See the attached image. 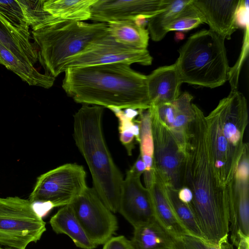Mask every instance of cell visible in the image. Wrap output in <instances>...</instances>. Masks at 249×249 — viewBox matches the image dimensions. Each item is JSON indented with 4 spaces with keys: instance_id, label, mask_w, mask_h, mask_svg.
<instances>
[{
    "instance_id": "cell-1",
    "label": "cell",
    "mask_w": 249,
    "mask_h": 249,
    "mask_svg": "<svg viewBox=\"0 0 249 249\" xmlns=\"http://www.w3.org/2000/svg\"><path fill=\"white\" fill-rule=\"evenodd\" d=\"M119 63L68 68L62 87L75 102L109 108L150 107L146 75Z\"/></svg>"
},
{
    "instance_id": "cell-2",
    "label": "cell",
    "mask_w": 249,
    "mask_h": 249,
    "mask_svg": "<svg viewBox=\"0 0 249 249\" xmlns=\"http://www.w3.org/2000/svg\"><path fill=\"white\" fill-rule=\"evenodd\" d=\"M193 107L195 117L188 130L181 185L193 193L189 205L196 218L202 222L212 223L228 214L237 190L224 188L217 180L206 116L197 106L193 104Z\"/></svg>"
},
{
    "instance_id": "cell-3",
    "label": "cell",
    "mask_w": 249,
    "mask_h": 249,
    "mask_svg": "<svg viewBox=\"0 0 249 249\" xmlns=\"http://www.w3.org/2000/svg\"><path fill=\"white\" fill-rule=\"evenodd\" d=\"M104 107L82 104L73 115V139L90 172L93 188L113 213L118 212L123 176L104 135Z\"/></svg>"
},
{
    "instance_id": "cell-4",
    "label": "cell",
    "mask_w": 249,
    "mask_h": 249,
    "mask_svg": "<svg viewBox=\"0 0 249 249\" xmlns=\"http://www.w3.org/2000/svg\"><path fill=\"white\" fill-rule=\"evenodd\" d=\"M107 33V23L65 20L52 15L32 27V37L38 48V60L45 73L55 78L63 72L68 58Z\"/></svg>"
},
{
    "instance_id": "cell-5",
    "label": "cell",
    "mask_w": 249,
    "mask_h": 249,
    "mask_svg": "<svg viewBox=\"0 0 249 249\" xmlns=\"http://www.w3.org/2000/svg\"><path fill=\"white\" fill-rule=\"evenodd\" d=\"M224 41L210 29L191 36L174 63L180 82L211 89L223 85L230 68Z\"/></svg>"
},
{
    "instance_id": "cell-6",
    "label": "cell",
    "mask_w": 249,
    "mask_h": 249,
    "mask_svg": "<svg viewBox=\"0 0 249 249\" xmlns=\"http://www.w3.org/2000/svg\"><path fill=\"white\" fill-rule=\"evenodd\" d=\"M46 223L29 200L18 196L0 197V244L26 249L40 240Z\"/></svg>"
},
{
    "instance_id": "cell-7",
    "label": "cell",
    "mask_w": 249,
    "mask_h": 249,
    "mask_svg": "<svg viewBox=\"0 0 249 249\" xmlns=\"http://www.w3.org/2000/svg\"><path fill=\"white\" fill-rule=\"evenodd\" d=\"M88 187L84 167L66 163L41 174L36 179L29 200L47 203L53 208L70 204Z\"/></svg>"
},
{
    "instance_id": "cell-8",
    "label": "cell",
    "mask_w": 249,
    "mask_h": 249,
    "mask_svg": "<svg viewBox=\"0 0 249 249\" xmlns=\"http://www.w3.org/2000/svg\"><path fill=\"white\" fill-rule=\"evenodd\" d=\"M148 109L153 140L154 172L168 188L178 191L182 187L185 151L160 119L156 107L150 106Z\"/></svg>"
},
{
    "instance_id": "cell-9",
    "label": "cell",
    "mask_w": 249,
    "mask_h": 249,
    "mask_svg": "<svg viewBox=\"0 0 249 249\" xmlns=\"http://www.w3.org/2000/svg\"><path fill=\"white\" fill-rule=\"evenodd\" d=\"M153 58L147 49H140L117 42L107 33L93 41L77 54L67 59L63 72L68 68L114 63L148 66Z\"/></svg>"
},
{
    "instance_id": "cell-10",
    "label": "cell",
    "mask_w": 249,
    "mask_h": 249,
    "mask_svg": "<svg viewBox=\"0 0 249 249\" xmlns=\"http://www.w3.org/2000/svg\"><path fill=\"white\" fill-rule=\"evenodd\" d=\"M90 239L103 245L118 229L116 217L92 188L87 187L70 204Z\"/></svg>"
},
{
    "instance_id": "cell-11",
    "label": "cell",
    "mask_w": 249,
    "mask_h": 249,
    "mask_svg": "<svg viewBox=\"0 0 249 249\" xmlns=\"http://www.w3.org/2000/svg\"><path fill=\"white\" fill-rule=\"evenodd\" d=\"M171 0H97L90 20L100 23L148 19L163 11Z\"/></svg>"
},
{
    "instance_id": "cell-12",
    "label": "cell",
    "mask_w": 249,
    "mask_h": 249,
    "mask_svg": "<svg viewBox=\"0 0 249 249\" xmlns=\"http://www.w3.org/2000/svg\"><path fill=\"white\" fill-rule=\"evenodd\" d=\"M118 212L133 228L156 219L149 191L142 184L140 178L126 173L122 184Z\"/></svg>"
},
{
    "instance_id": "cell-13",
    "label": "cell",
    "mask_w": 249,
    "mask_h": 249,
    "mask_svg": "<svg viewBox=\"0 0 249 249\" xmlns=\"http://www.w3.org/2000/svg\"><path fill=\"white\" fill-rule=\"evenodd\" d=\"M241 0H192L210 29L225 40L238 28L236 14Z\"/></svg>"
},
{
    "instance_id": "cell-14",
    "label": "cell",
    "mask_w": 249,
    "mask_h": 249,
    "mask_svg": "<svg viewBox=\"0 0 249 249\" xmlns=\"http://www.w3.org/2000/svg\"><path fill=\"white\" fill-rule=\"evenodd\" d=\"M193 97L185 92L173 102L156 106L160 119L185 151L190 124L194 119Z\"/></svg>"
},
{
    "instance_id": "cell-15",
    "label": "cell",
    "mask_w": 249,
    "mask_h": 249,
    "mask_svg": "<svg viewBox=\"0 0 249 249\" xmlns=\"http://www.w3.org/2000/svg\"><path fill=\"white\" fill-rule=\"evenodd\" d=\"M146 77L150 106L172 103L179 96L182 83L175 64L159 67Z\"/></svg>"
},
{
    "instance_id": "cell-16",
    "label": "cell",
    "mask_w": 249,
    "mask_h": 249,
    "mask_svg": "<svg viewBox=\"0 0 249 249\" xmlns=\"http://www.w3.org/2000/svg\"><path fill=\"white\" fill-rule=\"evenodd\" d=\"M148 190L157 221L178 240L181 236L189 234L175 214L168 199L167 186L155 173L154 181Z\"/></svg>"
},
{
    "instance_id": "cell-17",
    "label": "cell",
    "mask_w": 249,
    "mask_h": 249,
    "mask_svg": "<svg viewBox=\"0 0 249 249\" xmlns=\"http://www.w3.org/2000/svg\"><path fill=\"white\" fill-rule=\"evenodd\" d=\"M30 33L11 24L0 14V43L19 60L35 66L38 53Z\"/></svg>"
},
{
    "instance_id": "cell-18",
    "label": "cell",
    "mask_w": 249,
    "mask_h": 249,
    "mask_svg": "<svg viewBox=\"0 0 249 249\" xmlns=\"http://www.w3.org/2000/svg\"><path fill=\"white\" fill-rule=\"evenodd\" d=\"M134 249H182L180 242L155 219L134 228Z\"/></svg>"
},
{
    "instance_id": "cell-19",
    "label": "cell",
    "mask_w": 249,
    "mask_h": 249,
    "mask_svg": "<svg viewBox=\"0 0 249 249\" xmlns=\"http://www.w3.org/2000/svg\"><path fill=\"white\" fill-rule=\"evenodd\" d=\"M249 181H236L237 196L230 206L229 231L232 245L237 246L239 236H249Z\"/></svg>"
},
{
    "instance_id": "cell-20",
    "label": "cell",
    "mask_w": 249,
    "mask_h": 249,
    "mask_svg": "<svg viewBox=\"0 0 249 249\" xmlns=\"http://www.w3.org/2000/svg\"><path fill=\"white\" fill-rule=\"evenodd\" d=\"M50 223L55 232L66 234L80 248L94 249L97 246L86 233L70 204L61 207L51 217Z\"/></svg>"
},
{
    "instance_id": "cell-21",
    "label": "cell",
    "mask_w": 249,
    "mask_h": 249,
    "mask_svg": "<svg viewBox=\"0 0 249 249\" xmlns=\"http://www.w3.org/2000/svg\"><path fill=\"white\" fill-rule=\"evenodd\" d=\"M0 64L18 75L29 86L49 89L53 85L55 78L40 72L34 66L19 60L0 43Z\"/></svg>"
},
{
    "instance_id": "cell-22",
    "label": "cell",
    "mask_w": 249,
    "mask_h": 249,
    "mask_svg": "<svg viewBox=\"0 0 249 249\" xmlns=\"http://www.w3.org/2000/svg\"><path fill=\"white\" fill-rule=\"evenodd\" d=\"M97 0H45L44 9L65 20L83 21L91 18V8Z\"/></svg>"
},
{
    "instance_id": "cell-23",
    "label": "cell",
    "mask_w": 249,
    "mask_h": 249,
    "mask_svg": "<svg viewBox=\"0 0 249 249\" xmlns=\"http://www.w3.org/2000/svg\"><path fill=\"white\" fill-rule=\"evenodd\" d=\"M107 25L108 34L117 42L137 49H147L149 34L144 26L130 20L112 21Z\"/></svg>"
},
{
    "instance_id": "cell-24",
    "label": "cell",
    "mask_w": 249,
    "mask_h": 249,
    "mask_svg": "<svg viewBox=\"0 0 249 249\" xmlns=\"http://www.w3.org/2000/svg\"><path fill=\"white\" fill-rule=\"evenodd\" d=\"M137 119L140 127V154L145 165L143 173L145 187L149 189L153 182L155 173L153 165L154 145L151 120L148 109L139 110Z\"/></svg>"
},
{
    "instance_id": "cell-25",
    "label": "cell",
    "mask_w": 249,
    "mask_h": 249,
    "mask_svg": "<svg viewBox=\"0 0 249 249\" xmlns=\"http://www.w3.org/2000/svg\"><path fill=\"white\" fill-rule=\"evenodd\" d=\"M191 0H171L161 12L148 19L147 30L154 41L162 40L167 34L165 29Z\"/></svg>"
},
{
    "instance_id": "cell-26",
    "label": "cell",
    "mask_w": 249,
    "mask_h": 249,
    "mask_svg": "<svg viewBox=\"0 0 249 249\" xmlns=\"http://www.w3.org/2000/svg\"><path fill=\"white\" fill-rule=\"evenodd\" d=\"M178 191L167 187L168 199L176 216L189 235L203 239L195 215L189 205L179 199Z\"/></svg>"
},
{
    "instance_id": "cell-27",
    "label": "cell",
    "mask_w": 249,
    "mask_h": 249,
    "mask_svg": "<svg viewBox=\"0 0 249 249\" xmlns=\"http://www.w3.org/2000/svg\"><path fill=\"white\" fill-rule=\"evenodd\" d=\"M203 23H205L203 16L191 0L166 27L165 31L167 34L173 31H187Z\"/></svg>"
},
{
    "instance_id": "cell-28",
    "label": "cell",
    "mask_w": 249,
    "mask_h": 249,
    "mask_svg": "<svg viewBox=\"0 0 249 249\" xmlns=\"http://www.w3.org/2000/svg\"><path fill=\"white\" fill-rule=\"evenodd\" d=\"M0 14L16 28L30 33V26L18 0H0Z\"/></svg>"
},
{
    "instance_id": "cell-29",
    "label": "cell",
    "mask_w": 249,
    "mask_h": 249,
    "mask_svg": "<svg viewBox=\"0 0 249 249\" xmlns=\"http://www.w3.org/2000/svg\"><path fill=\"white\" fill-rule=\"evenodd\" d=\"M18 0L31 27L43 22L51 16L44 9L45 0Z\"/></svg>"
},
{
    "instance_id": "cell-30",
    "label": "cell",
    "mask_w": 249,
    "mask_h": 249,
    "mask_svg": "<svg viewBox=\"0 0 249 249\" xmlns=\"http://www.w3.org/2000/svg\"><path fill=\"white\" fill-rule=\"evenodd\" d=\"M183 249H233L228 240V235L222 238L217 244H212L203 239L187 236L183 242Z\"/></svg>"
},
{
    "instance_id": "cell-31",
    "label": "cell",
    "mask_w": 249,
    "mask_h": 249,
    "mask_svg": "<svg viewBox=\"0 0 249 249\" xmlns=\"http://www.w3.org/2000/svg\"><path fill=\"white\" fill-rule=\"evenodd\" d=\"M103 245L102 249H134L131 241L124 235L112 236Z\"/></svg>"
},
{
    "instance_id": "cell-32",
    "label": "cell",
    "mask_w": 249,
    "mask_h": 249,
    "mask_svg": "<svg viewBox=\"0 0 249 249\" xmlns=\"http://www.w3.org/2000/svg\"><path fill=\"white\" fill-rule=\"evenodd\" d=\"M145 170V164L141 156L139 155L133 166L131 167L126 173L135 177L140 178L141 175L143 174Z\"/></svg>"
},
{
    "instance_id": "cell-33",
    "label": "cell",
    "mask_w": 249,
    "mask_h": 249,
    "mask_svg": "<svg viewBox=\"0 0 249 249\" xmlns=\"http://www.w3.org/2000/svg\"><path fill=\"white\" fill-rule=\"evenodd\" d=\"M178 196L181 201L188 205L193 199V193L189 188L183 186L178 190Z\"/></svg>"
},
{
    "instance_id": "cell-34",
    "label": "cell",
    "mask_w": 249,
    "mask_h": 249,
    "mask_svg": "<svg viewBox=\"0 0 249 249\" xmlns=\"http://www.w3.org/2000/svg\"><path fill=\"white\" fill-rule=\"evenodd\" d=\"M236 247L237 249H249V236L240 235Z\"/></svg>"
},
{
    "instance_id": "cell-35",
    "label": "cell",
    "mask_w": 249,
    "mask_h": 249,
    "mask_svg": "<svg viewBox=\"0 0 249 249\" xmlns=\"http://www.w3.org/2000/svg\"><path fill=\"white\" fill-rule=\"evenodd\" d=\"M0 249H12V248H3L0 247Z\"/></svg>"
}]
</instances>
